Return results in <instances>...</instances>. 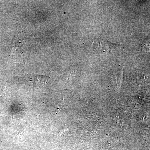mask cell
<instances>
[{"label":"cell","instance_id":"obj_1","mask_svg":"<svg viewBox=\"0 0 150 150\" xmlns=\"http://www.w3.org/2000/svg\"><path fill=\"white\" fill-rule=\"evenodd\" d=\"M93 47L96 51L107 53L110 51L111 43L104 40L101 39H96L93 43Z\"/></svg>","mask_w":150,"mask_h":150}]
</instances>
